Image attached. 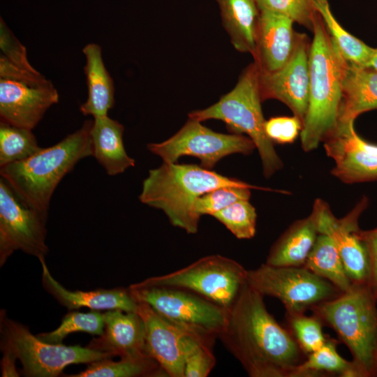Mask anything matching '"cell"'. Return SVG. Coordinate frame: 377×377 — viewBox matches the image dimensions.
Here are the masks:
<instances>
[{
  "instance_id": "obj_1",
  "label": "cell",
  "mask_w": 377,
  "mask_h": 377,
  "mask_svg": "<svg viewBox=\"0 0 377 377\" xmlns=\"http://www.w3.org/2000/svg\"><path fill=\"white\" fill-rule=\"evenodd\" d=\"M263 298L246 282L227 309L219 339L249 376L291 377L306 355L269 313Z\"/></svg>"
},
{
  "instance_id": "obj_2",
  "label": "cell",
  "mask_w": 377,
  "mask_h": 377,
  "mask_svg": "<svg viewBox=\"0 0 377 377\" xmlns=\"http://www.w3.org/2000/svg\"><path fill=\"white\" fill-rule=\"evenodd\" d=\"M312 31L309 103L300 132L301 146L306 152L316 149L338 125L342 79L348 62L329 35L318 12Z\"/></svg>"
},
{
  "instance_id": "obj_3",
  "label": "cell",
  "mask_w": 377,
  "mask_h": 377,
  "mask_svg": "<svg viewBox=\"0 0 377 377\" xmlns=\"http://www.w3.org/2000/svg\"><path fill=\"white\" fill-rule=\"evenodd\" d=\"M93 120L58 143L41 148L22 161L0 168L1 177L27 206L48 214L52 194L61 180L82 159L92 156L90 131Z\"/></svg>"
},
{
  "instance_id": "obj_4",
  "label": "cell",
  "mask_w": 377,
  "mask_h": 377,
  "mask_svg": "<svg viewBox=\"0 0 377 377\" xmlns=\"http://www.w3.org/2000/svg\"><path fill=\"white\" fill-rule=\"evenodd\" d=\"M225 186L264 189L201 165L163 163L149 170L139 200L163 211L172 226L195 234L201 216L194 210L195 200L206 192Z\"/></svg>"
},
{
  "instance_id": "obj_5",
  "label": "cell",
  "mask_w": 377,
  "mask_h": 377,
  "mask_svg": "<svg viewBox=\"0 0 377 377\" xmlns=\"http://www.w3.org/2000/svg\"><path fill=\"white\" fill-rule=\"evenodd\" d=\"M260 70L253 61L240 74L235 87L212 105L191 112L188 118L203 121L217 119L223 121L235 134L245 133L254 142L262 162L263 173L270 177L283 166L273 142L265 131L260 89Z\"/></svg>"
},
{
  "instance_id": "obj_6",
  "label": "cell",
  "mask_w": 377,
  "mask_h": 377,
  "mask_svg": "<svg viewBox=\"0 0 377 377\" xmlns=\"http://www.w3.org/2000/svg\"><path fill=\"white\" fill-rule=\"evenodd\" d=\"M376 304L368 285L353 284L348 291L311 309L346 345L353 356L352 361L364 377L377 376Z\"/></svg>"
},
{
  "instance_id": "obj_7",
  "label": "cell",
  "mask_w": 377,
  "mask_h": 377,
  "mask_svg": "<svg viewBox=\"0 0 377 377\" xmlns=\"http://www.w3.org/2000/svg\"><path fill=\"white\" fill-rule=\"evenodd\" d=\"M0 348L22 365L27 377H56L70 364H91L113 355L89 347L50 343L34 335L24 325L9 318L4 310L0 313Z\"/></svg>"
},
{
  "instance_id": "obj_8",
  "label": "cell",
  "mask_w": 377,
  "mask_h": 377,
  "mask_svg": "<svg viewBox=\"0 0 377 377\" xmlns=\"http://www.w3.org/2000/svg\"><path fill=\"white\" fill-rule=\"evenodd\" d=\"M128 289L137 302L149 304L160 316L209 346L225 325L227 309L194 293L139 283Z\"/></svg>"
},
{
  "instance_id": "obj_9",
  "label": "cell",
  "mask_w": 377,
  "mask_h": 377,
  "mask_svg": "<svg viewBox=\"0 0 377 377\" xmlns=\"http://www.w3.org/2000/svg\"><path fill=\"white\" fill-rule=\"evenodd\" d=\"M247 272L231 258L211 255L180 269L148 278L139 283L186 290L228 309L247 282Z\"/></svg>"
},
{
  "instance_id": "obj_10",
  "label": "cell",
  "mask_w": 377,
  "mask_h": 377,
  "mask_svg": "<svg viewBox=\"0 0 377 377\" xmlns=\"http://www.w3.org/2000/svg\"><path fill=\"white\" fill-rule=\"evenodd\" d=\"M247 282L263 296L281 301L287 313H304L341 292L329 281L302 267L266 263L248 270Z\"/></svg>"
},
{
  "instance_id": "obj_11",
  "label": "cell",
  "mask_w": 377,
  "mask_h": 377,
  "mask_svg": "<svg viewBox=\"0 0 377 377\" xmlns=\"http://www.w3.org/2000/svg\"><path fill=\"white\" fill-rule=\"evenodd\" d=\"M255 148L254 142L248 136L215 132L191 118L171 138L147 145L148 150L160 156L163 163H173L181 156H191L199 158L200 165L209 170L228 155H248Z\"/></svg>"
},
{
  "instance_id": "obj_12",
  "label": "cell",
  "mask_w": 377,
  "mask_h": 377,
  "mask_svg": "<svg viewBox=\"0 0 377 377\" xmlns=\"http://www.w3.org/2000/svg\"><path fill=\"white\" fill-rule=\"evenodd\" d=\"M48 214L24 205L8 182L0 178V266L17 250L41 258L48 253L45 242Z\"/></svg>"
},
{
  "instance_id": "obj_13",
  "label": "cell",
  "mask_w": 377,
  "mask_h": 377,
  "mask_svg": "<svg viewBox=\"0 0 377 377\" xmlns=\"http://www.w3.org/2000/svg\"><path fill=\"white\" fill-rule=\"evenodd\" d=\"M367 205L362 199L344 218L339 219L329 205L317 199L311 215L318 233L330 236L339 252L346 272L353 284L369 286L371 265L366 246L359 235L358 219Z\"/></svg>"
},
{
  "instance_id": "obj_14",
  "label": "cell",
  "mask_w": 377,
  "mask_h": 377,
  "mask_svg": "<svg viewBox=\"0 0 377 377\" xmlns=\"http://www.w3.org/2000/svg\"><path fill=\"white\" fill-rule=\"evenodd\" d=\"M311 43L304 34L297 33L296 45L289 61L277 71H260L263 101L276 99L286 105L304 124L309 103ZM260 70V69H259Z\"/></svg>"
},
{
  "instance_id": "obj_15",
  "label": "cell",
  "mask_w": 377,
  "mask_h": 377,
  "mask_svg": "<svg viewBox=\"0 0 377 377\" xmlns=\"http://www.w3.org/2000/svg\"><path fill=\"white\" fill-rule=\"evenodd\" d=\"M59 95L52 82L33 86L0 78L1 121L32 130Z\"/></svg>"
},
{
  "instance_id": "obj_16",
  "label": "cell",
  "mask_w": 377,
  "mask_h": 377,
  "mask_svg": "<svg viewBox=\"0 0 377 377\" xmlns=\"http://www.w3.org/2000/svg\"><path fill=\"white\" fill-rule=\"evenodd\" d=\"M145 326V348L167 376L184 377L185 339L181 327L157 313L149 304L138 302L136 311Z\"/></svg>"
},
{
  "instance_id": "obj_17",
  "label": "cell",
  "mask_w": 377,
  "mask_h": 377,
  "mask_svg": "<svg viewBox=\"0 0 377 377\" xmlns=\"http://www.w3.org/2000/svg\"><path fill=\"white\" fill-rule=\"evenodd\" d=\"M354 123L339 124L324 140L328 156L334 161L332 174L346 184L377 179V156L360 146Z\"/></svg>"
},
{
  "instance_id": "obj_18",
  "label": "cell",
  "mask_w": 377,
  "mask_h": 377,
  "mask_svg": "<svg viewBox=\"0 0 377 377\" xmlns=\"http://www.w3.org/2000/svg\"><path fill=\"white\" fill-rule=\"evenodd\" d=\"M293 23L283 15L260 10L253 61L261 72L277 71L290 59L297 34L293 29Z\"/></svg>"
},
{
  "instance_id": "obj_19",
  "label": "cell",
  "mask_w": 377,
  "mask_h": 377,
  "mask_svg": "<svg viewBox=\"0 0 377 377\" xmlns=\"http://www.w3.org/2000/svg\"><path fill=\"white\" fill-rule=\"evenodd\" d=\"M104 330L89 348L120 357L149 355L145 348V326L137 312L120 309L103 313Z\"/></svg>"
},
{
  "instance_id": "obj_20",
  "label": "cell",
  "mask_w": 377,
  "mask_h": 377,
  "mask_svg": "<svg viewBox=\"0 0 377 377\" xmlns=\"http://www.w3.org/2000/svg\"><path fill=\"white\" fill-rule=\"evenodd\" d=\"M42 266V284L44 289L60 304L69 310L87 307L91 310L120 309L136 312L138 302L128 288L97 289L90 291L69 290L50 274L45 258L38 259Z\"/></svg>"
},
{
  "instance_id": "obj_21",
  "label": "cell",
  "mask_w": 377,
  "mask_h": 377,
  "mask_svg": "<svg viewBox=\"0 0 377 377\" xmlns=\"http://www.w3.org/2000/svg\"><path fill=\"white\" fill-rule=\"evenodd\" d=\"M377 109V71L347 62L342 79L338 124L353 122L362 113Z\"/></svg>"
},
{
  "instance_id": "obj_22",
  "label": "cell",
  "mask_w": 377,
  "mask_h": 377,
  "mask_svg": "<svg viewBox=\"0 0 377 377\" xmlns=\"http://www.w3.org/2000/svg\"><path fill=\"white\" fill-rule=\"evenodd\" d=\"M84 71L87 87V98L80 107L82 114L94 118L108 115L114 105V85L102 57L101 47L89 43L84 47Z\"/></svg>"
},
{
  "instance_id": "obj_23",
  "label": "cell",
  "mask_w": 377,
  "mask_h": 377,
  "mask_svg": "<svg viewBox=\"0 0 377 377\" xmlns=\"http://www.w3.org/2000/svg\"><path fill=\"white\" fill-rule=\"evenodd\" d=\"M124 126L108 115L94 118L91 131L92 156L105 170L114 176L135 165L123 142Z\"/></svg>"
},
{
  "instance_id": "obj_24",
  "label": "cell",
  "mask_w": 377,
  "mask_h": 377,
  "mask_svg": "<svg viewBox=\"0 0 377 377\" xmlns=\"http://www.w3.org/2000/svg\"><path fill=\"white\" fill-rule=\"evenodd\" d=\"M221 22L235 49L253 56L260 15L258 0H215Z\"/></svg>"
},
{
  "instance_id": "obj_25",
  "label": "cell",
  "mask_w": 377,
  "mask_h": 377,
  "mask_svg": "<svg viewBox=\"0 0 377 377\" xmlns=\"http://www.w3.org/2000/svg\"><path fill=\"white\" fill-rule=\"evenodd\" d=\"M318 235L311 214L295 221L272 245L265 263L273 266H304Z\"/></svg>"
},
{
  "instance_id": "obj_26",
  "label": "cell",
  "mask_w": 377,
  "mask_h": 377,
  "mask_svg": "<svg viewBox=\"0 0 377 377\" xmlns=\"http://www.w3.org/2000/svg\"><path fill=\"white\" fill-rule=\"evenodd\" d=\"M337 344V340L328 337L323 346L306 355L291 377H364L353 361L345 360L338 353Z\"/></svg>"
},
{
  "instance_id": "obj_27",
  "label": "cell",
  "mask_w": 377,
  "mask_h": 377,
  "mask_svg": "<svg viewBox=\"0 0 377 377\" xmlns=\"http://www.w3.org/2000/svg\"><path fill=\"white\" fill-rule=\"evenodd\" d=\"M304 267L329 281L343 293L353 286L337 247L332 239L325 234L318 233Z\"/></svg>"
},
{
  "instance_id": "obj_28",
  "label": "cell",
  "mask_w": 377,
  "mask_h": 377,
  "mask_svg": "<svg viewBox=\"0 0 377 377\" xmlns=\"http://www.w3.org/2000/svg\"><path fill=\"white\" fill-rule=\"evenodd\" d=\"M69 377H150L167 376L159 364L149 355L121 357L112 361L103 359L89 364L87 369Z\"/></svg>"
},
{
  "instance_id": "obj_29",
  "label": "cell",
  "mask_w": 377,
  "mask_h": 377,
  "mask_svg": "<svg viewBox=\"0 0 377 377\" xmlns=\"http://www.w3.org/2000/svg\"><path fill=\"white\" fill-rule=\"evenodd\" d=\"M314 5L329 35L344 59L350 64L364 67L373 47L368 46L342 27L334 16L328 0H314Z\"/></svg>"
},
{
  "instance_id": "obj_30",
  "label": "cell",
  "mask_w": 377,
  "mask_h": 377,
  "mask_svg": "<svg viewBox=\"0 0 377 377\" xmlns=\"http://www.w3.org/2000/svg\"><path fill=\"white\" fill-rule=\"evenodd\" d=\"M40 149L32 130L0 121V168L27 158Z\"/></svg>"
},
{
  "instance_id": "obj_31",
  "label": "cell",
  "mask_w": 377,
  "mask_h": 377,
  "mask_svg": "<svg viewBox=\"0 0 377 377\" xmlns=\"http://www.w3.org/2000/svg\"><path fill=\"white\" fill-rule=\"evenodd\" d=\"M105 327L103 313L96 310L87 313L73 311L67 313L60 325L53 331L40 333L37 337L50 343H61L69 334L77 332L101 335Z\"/></svg>"
},
{
  "instance_id": "obj_32",
  "label": "cell",
  "mask_w": 377,
  "mask_h": 377,
  "mask_svg": "<svg viewBox=\"0 0 377 377\" xmlns=\"http://www.w3.org/2000/svg\"><path fill=\"white\" fill-rule=\"evenodd\" d=\"M239 239L254 237L256 231L257 214L249 200H242L212 215Z\"/></svg>"
},
{
  "instance_id": "obj_33",
  "label": "cell",
  "mask_w": 377,
  "mask_h": 377,
  "mask_svg": "<svg viewBox=\"0 0 377 377\" xmlns=\"http://www.w3.org/2000/svg\"><path fill=\"white\" fill-rule=\"evenodd\" d=\"M286 316L288 329L306 355L324 345L328 337L324 334L322 328L323 324L316 316L287 313Z\"/></svg>"
},
{
  "instance_id": "obj_34",
  "label": "cell",
  "mask_w": 377,
  "mask_h": 377,
  "mask_svg": "<svg viewBox=\"0 0 377 377\" xmlns=\"http://www.w3.org/2000/svg\"><path fill=\"white\" fill-rule=\"evenodd\" d=\"M251 187L225 186L214 188L198 197L193 205L200 216L214 214L239 200H249Z\"/></svg>"
},
{
  "instance_id": "obj_35",
  "label": "cell",
  "mask_w": 377,
  "mask_h": 377,
  "mask_svg": "<svg viewBox=\"0 0 377 377\" xmlns=\"http://www.w3.org/2000/svg\"><path fill=\"white\" fill-rule=\"evenodd\" d=\"M215 364L212 347L188 334L185 339L184 377H207Z\"/></svg>"
},
{
  "instance_id": "obj_36",
  "label": "cell",
  "mask_w": 377,
  "mask_h": 377,
  "mask_svg": "<svg viewBox=\"0 0 377 377\" xmlns=\"http://www.w3.org/2000/svg\"><path fill=\"white\" fill-rule=\"evenodd\" d=\"M260 10H269L283 15L312 31L317 13L314 0H258Z\"/></svg>"
},
{
  "instance_id": "obj_37",
  "label": "cell",
  "mask_w": 377,
  "mask_h": 377,
  "mask_svg": "<svg viewBox=\"0 0 377 377\" xmlns=\"http://www.w3.org/2000/svg\"><path fill=\"white\" fill-rule=\"evenodd\" d=\"M0 48L11 63L27 71L38 73L29 63L26 47L18 40L3 20H0Z\"/></svg>"
},
{
  "instance_id": "obj_38",
  "label": "cell",
  "mask_w": 377,
  "mask_h": 377,
  "mask_svg": "<svg viewBox=\"0 0 377 377\" xmlns=\"http://www.w3.org/2000/svg\"><path fill=\"white\" fill-rule=\"evenodd\" d=\"M302 121L295 116L276 117L265 121V131L274 142L288 144L293 142L302 129Z\"/></svg>"
},
{
  "instance_id": "obj_39",
  "label": "cell",
  "mask_w": 377,
  "mask_h": 377,
  "mask_svg": "<svg viewBox=\"0 0 377 377\" xmlns=\"http://www.w3.org/2000/svg\"><path fill=\"white\" fill-rule=\"evenodd\" d=\"M0 78L33 86L44 85L51 82L40 73H31L17 66L1 53L0 55Z\"/></svg>"
},
{
  "instance_id": "obj_40",
  "label": "cell",
  "mask_w": 377,
  "mask_h": 377,
  "mask_svg": "<svg viewBox=\"0 0 377 377\" xmlns=\"http://www.w3.org/2000/svg\"><path fill=\"white\" fill-rule=\"evenodd\" d=\"M359 235L368 251L371 265L369 287L377 301V227L369 230L360 228Z\"/></svg>"
},
{
  "instance_id": "obj_41",
  "label": "cell",
  "mask_w": 377,
  "mask_h": 377,
  "mask_svg": "<svg viewBox=\"0 0 377 377\" xmlns=\"http://www.w3.org/2000/svg\"><path fill=\"white\" fill-rule=\"evenodd\" d=\"M16 358L10 353H3L1 362V369L2 376H19L15 367Z\"/></svg>"
},
{
  "instance_id": "obj_42",
  "label": "cell",
  "mask_w": 377,
  "mask_h": 377,
  "mask_svg": "<svg viewBox=\"0 0 377 377\" xmlns=\"http://www.w3.org/2000/svg\"><path fill=\"white\" fill-rule=\"evenodd\" d=\"M364 67L377 71V48L372 49L371 55Z\"/></svg>"
},
{
  "instance_id": "obj_43",
  "label": "cell",
  "mask_w": 377,
  "mask_h": 377,
  "mask_svg": "<svg viewBox=\"0 0 377 377\" xmlns=\"http://www.w3.org/2000/svg\"><path fill=\"white\" fill-rule=\"evenodd\" d=\"M375 367H376V371L377 372V349H376V358H375Z\"/></svg>"
}]
</instances>
